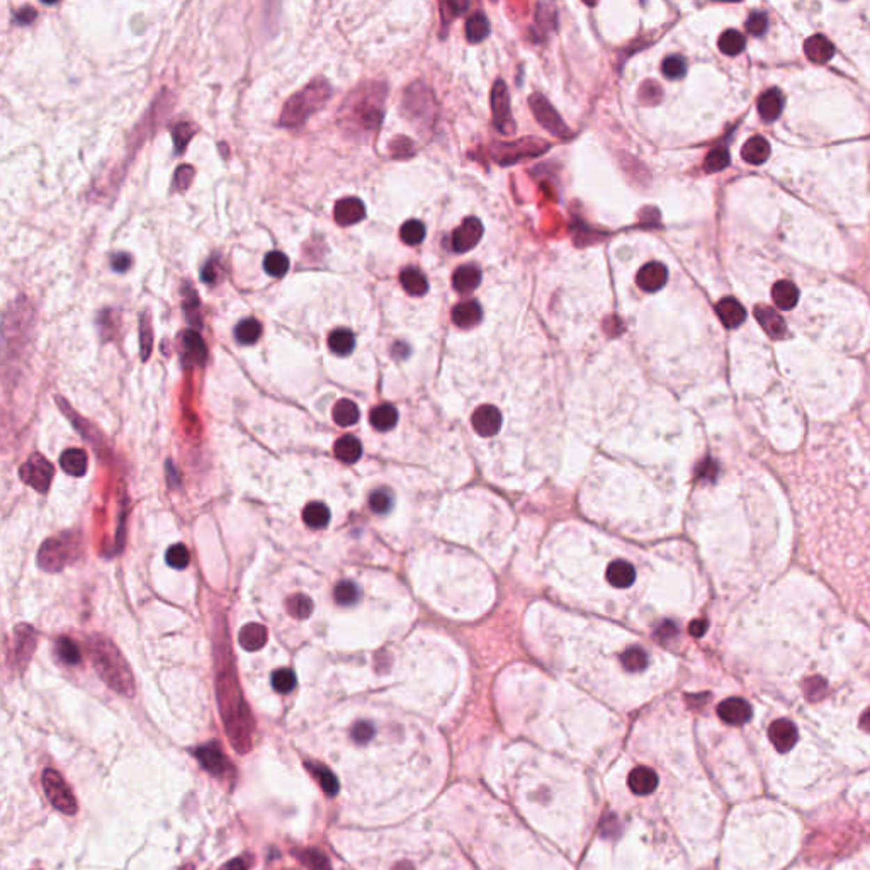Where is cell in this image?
Instances as JSON below:
<instances>
[{
  "mask_svg": "<svg viewBox=\"0 0 870 870\" xmlns=\"http://www.w3.org/2000/svg\"><path fill=\"white\" fill-rule=\"evenodd\" d=\"M218 687L219 709H222L223 724L230 743L235 752L245 755L254 745V721L250 710L242 697L237 680L233 675H222L216 682Z\"/></svg>",
  "mask_w": 870,
  "mask_h": 870,
  "instance_id": "obj_1",
  "label": "cell"
},
{
  "mask_svg": "<svg viewBox=\"0 0 870 870\" xmlns=\"http://www.w3.org/2000/svg\"><path fill=\"white\" fill-rule=\"evenodd\" d=\"M330 98V85L325 80H313L295 98L286 102L284 111L281 114V125L296 126L301 125L309 114L316 113L320 107Z\"/></svg>",
  "mask_w": 870,
  "mask_h": 870,
  "instance_id": "obj_2",
  "label": "cell"
},
{
  "mask_svg": "<svg viewBox=\"0 0 870 870\" xmlns=\"http://www.w3.org/2000/svg\"><path fill=\"white\" fill-rule=\"evenodd\" d=\"M42 787H45L46 798L55 809L65 814L77 813L75 795H73L68 784L63 780V777L56 770H52V768L45 770L42 773Z\"/></svg>",
  "mask_w": 870,
  "mask_h": 870,
  "instance_id": "obj_3",
  "label": "cell"
},
{
  "mask_svg": "<svg viewBox=\"0 0 870 870\" xmlns=\"http://www.w3.org/2000/svg\"><path fill=\"white\" fill-rule=\"evenodd\" d=\"M53 473H55V469H53L52 463L40 454L31 456L28 461L22 464L21 469H19V476H21L22 481L41 493L48 492L49 485H52Z\"/></svg>",
  "mask_w": 870,
  "mask_h": 870,
  "instance_id": "obj_4",
  "label": "cell"
},
{
  "mask_svg": "<svg viewBox=\"0 0 870 870\" xmlns=\"http://www.w3.org/2000/svg\"><path fill=\"white\" fill-rule=\"evenodd\" d=\"M194 755L199 760L201 767L210 772L211 775L222 777V779H231V777H235V767L228 761V758L222 752L219 745L210 743L199 746L194 752Z\"/></svg>",
  "mask_w": 870,
  "mask_h": 870,
  "instance_id": "obj_5",
  "label": "cell"
},
{
  "mask_svg": "<svg viewBox=\"0 0 870 870\" xmlns=\"http://www.w3.org/2000/svg\"><path fill=\"white\" fill-rule=\"evenodd\" d=\"M492 107H493L495 125H497L498 130L505 134L513 133L515 126H513L512 113H510L508 91H506V85L504 84V80H498V82L493 85Z\"/></svg>",
  "mask_w": 870,
  "mask_h": 870,
  "instance_id": "obj_6",
  "label": "cell"
},
{
  "mask_svg": "<svg viewBox=\"0 0 870 870\" xmlns=\"http://www.w3.org/2000/svg\"><path fill=\"white\" fill-rule=\"evenodd\" d=\"M531 107L537 121L546 127L549 133L556 134V137H559V138H564L570 134L568 127L564 126L563 119L559 118V114L552 109L551 104H549L543 95H537V94L532 95Z\"/></svg>",
  "mask_w": 870,
  "mask_h": 870,
  "instance_id": "obj_7",
  "label": "cell"
},
{
  "mask_svg": "<svg viewBox=\"0 0 870 870\" xmlns=\"http://www.w3.org/2000/svg\"><path fill=\"white\" fill-rule=\"evenodd\" d=\"M373 98H352V106L347 111V121H354V125H361L367 130L376 127L379 121V104L371 100Z\"/></svg>",
  "mask_w": 870,
  "mask_h": 870,
  "instance_id": "obj_8",
  "label": "cell"
},
{
  "mask_svg": "<svg viewBox=\"0 0 870 870\" xmlns=\"http://www.w3.org/2000/svg\"><path fill=\"white\" fill-rule=\"evenodd\" d=\"M483 237V225L478 218H466L452 235V249L463 254L474 249Z\"/></svg>",
  "mask_w": 870,
  "mask_h": 870,
  "instance_id": "obj_9",
  "label": "cell"
},
{
  "mask_svg": "<svg viewBox=\"0 0 870 870\" xmlns=\"http://www.w3.org/2000/svg\"><path fill=\"white\" fill-rule=\"evenodd\" d=\"M768 738L779 753H787L794 748L799 740L798 728L789 719H779L768 728Z\"/></svg>",
  "mask_w": 870,
  "mask_h": 870,
  "instance_id": "obj_10",
  "label": "cell"
},
{
  "mask_svg": "<svg viewBox=\"0 0 870 870\" xmlns=\"http://www.w3.org/2000/svg\"><path fill=\"white\" fill-rule=\"evenodd\" d=\"M717 716L731 726L746 724L752 717V707L740 697H731L717 706Z\"/></svg>",
  "mask_w": 870,
  "mask_h": 870,
  "instance_id": "obj_11",
  "label": "cell"
},
{
  "mask_svg": "<svg viewBox=\"0 0 870 870\" xmlns=\"http://www.w3.org/2000/svg\"><path fill=\"white\" fill-rule=\"evenodd\" d=\"M471 424H473V428L478 432L479 435L492 437L500 430L502 415L497 408L492 407V405H483V407H479L476 412L473 413Z\"/></svg>",
  "mask_w": 870,
  "mask_h": 870,
  "instance_id": "obj_12",
  "label": "cell"
},
{
  "mask_svg": "<svg viewBox=\"0 0 870 870\" xmlns=\"http://www.w3.org/2000/svg\"><path fill=\"white\" fill-rule=\"evenodd\" d=\"M334 216L340 226H350L366 218V208L357 197H345L335 204Z\"/></svg>",
  "mask_w": 870,
  "mask_h": 870,
  "instance_id": "obj_13",
  "label": "cell"
},
{
  "mask_svg": "<svg viewBox=\"0 0 870 870\" xmlns=\"http://www.w3.org/2000/svg\"><path fill=\"white\" fill-rule=\"evenodd\" d=\"M668 281V270L667 267L660 262H651V264H646L643 269L637 272L636 282L641 289L646 293H656L667 284Z\"/></svg>",
  "mask_w": 870,
  "mask_h": 870,
  "instance_id": "obj_14",
  "label": "cell"
},
{
  "mask_svg": "<svg viewBox=\"0 0 870 870\" xmlns=\"http://www.w3.org/2000/svg\"><path fill=\"white\" fill-rule=\"evenodd\" d=\"M755 318L758 320V323L763 327V330L767 332V335H770L772 339H782L786 335V322H784L782 316L772 309L770 306H765V304H758L755 308Z\"/></svg>",
  "mask_w": 870,
  "mask_h": 870,
  "instance_id": "obj_15",
  "label": "cell"
},
{
  "mask_svg": "<svg viewBox=\"0 0 870 870\" xmlns=\"http://www.w3.org/2000/svg\"><path fill=\"white\" fill-rule=\"evenodd\" d=\"M716 313L726 328H736L745 322L746 311L743 304L734 297H724L716 304Z\"/></svg>",
  "mask_w": 870,
  "mask_h": 870,
  "instance_id": "obj_16",
  "label": "cell"
},
{
  "mask_svg": "<svg viewBox=\"0 0 870 870\" xmlns=\"http://www.w3.org/2000/svg\"><path fill=\"white\" fill-rule=\"evenodd\" d=\"M629 789L637 795H646V794H651L656 787H658V775L648 767H637L634 768L628 779Z\"/></svg>",
  "mask_w": 870,
  "mask_h": 870,
  "instance_id": "obj_17",
  "label": "cell"
},
{
  "mask_svg": "<svg viewBox=\"0 0 870 870\" xmlns=\"http://www.w3.org/2000/svg\"><path fill=\"white\" fill-rule=\"evenodd\" d=\"M479 282H481V272L474 265L459 267V269H456L454 276H452V286L461 295L473 293L479 286Z\"/></svg>",
  "mask_w": 870,
  "mask_h": 870,
  "instance_id": "obj_18",
  "label": "cell"
},
{
  "mask_svg": "<svg viewBox=\"0 0 870 870\" xmlns=\"http://www.w3.org/2000/svg\"><path fill=\"white\" fill-rule=\"evenodd\" d=\"M607 582L616 589H628L636 580V570L628 561H614L607 568Z\"/></svg>",
  "mask_w": 870,
  "mask_h": 870,
  "instance_id": "obj_19",
  "label": "cell"
},
{
  "mask_svg": "<svg viewBox=\"0 0 870 870\" xmlns=\"http://www.w3.org/2000/svg\"><path fill=\"white\" fill-rule=\"evenodd\" d=\"M784 109V95L779 88H770L763 92L758 99V113L767 121H773L782 113Z\"/></svg>",
  "mask_w": 870,
  "mask_h": 870,
  "instance_id": "obj_20",
  "label": "cell"
},
{
  "mask_svg": "<svg viewBox=\"0 0 870 870\" xmlns=\"http://www.w3.org/2000/svg\"><path fill=\"white\" fill-rule=\"evenodd\" d=\"M483 311L476 301H464L452 309V322L461 328L476 327L481 322Z\"/></svg>",
  "mask_w": 870,
  "mask_h": 870,
  "instance_id": "obj_21",
  "label": "cell"
},
{
  "mask_svg": "<svg viewBox=\"0 0 870 870\" xmlns=\"http://www.w3.org/2000/svg\"><path fill=\"white\" fill-rule=\"evenodd\" d=\"M804 52H806L807 58L811 61H814V63H826L833 56L834 48L831 45V41H828V38L823 36V34H816V36H811L806 41Z\"/></svg>",
  "mask_w": 870,
  "mask_h": 870,
  "instance_id": "obj_22",
  "label": "cell"
},
{
  "mask_svg": "<svg viewBox=\"0 0 870 870\" xmlns=\"http://www.w3.org/2000/svg\"><path fill=\"white\" fill-rule=\"evenodd\" d=\"M741 157L745 162L752 165H761L768 157H770V145L765 138L753 137L743 145Z\"/></svg>",
  "mask_w": 870,
  "mask_h": 870,
  "instance_id": "obj_23",
  "label": "cell"
},
{
  "mask_svg": "<svg viewBox=\"0 0 870 870\" xmlns=\"http://www.w3.org/2000/svg\"><path fill=\"white\" fill-rule=\"evenodd\" d=\"M238 643L247 651H257L267 643V629L262 624H247L238 634Z\"/></svg>",
  "mask_w": 870,
  "mask_h": 870,
  "instance_id": "obj_24",
  "label": "cell"
},
{
  "mask_svg": "<svg viewBox=\"0 0 870 870\" xmlns=\"http://www.w3.org/2000/svg\"><path fill=\"white\" fill-rule=\"evenodd\" d=\"M304 765H306L308 770L311 772V775L318 780L320 787L323 789L325 794L330 795V798H334V795L339 794V789H340L339 780L330 768H327L325 765L316 763V761H306Z\"/></svg>",
  "mask_w": 870,
  "mask_h": 870,
  "instance_id": "obj_25",
  "label": "cell"
},
{
  "mask_svg": "<svg viewBox=\"0 0 870 870\" xmlns=\"http://www.w3.org/2000/svg\"><path fill=\"white\" fill-rule=\"evenodd\" d=\"M772 300L780 309H792L799 301V291L792 282L779 281L772 288Z\"/></svg>",
  "mask_w": 870,
  "mask_h": 870,
  "instance_id": "obj_26",
  "label": "cell"
},
{
  "mask_svg": "<svg viewBox=\"0 0 870 870\" xmlns=\"http://www.w3.org/2000/svg\"><path fill=\"white\" fill-rule=\"evenodd\" d=\"M335 456L345 464H354L361 459L362 446L354 435H342L334 446Z\"/></svg>",
  "mask_w": 870,
  "mask_h": 870,
  "instance_id": "obj_27",
  "label": "cell"
},
{
  "mask_svg": "<svg viewBox=\"0 0 870 870\" xmlns=\"http://www.w3.org/2000/svg\"><path fill=\"white\" fill-rule=\"evenodd\" d=\"M87 454L82 449H67L61 454L60 466L70 476H84L87 471Z\"/></svg>",
  "mask_w": 870,
  "mask_h": 870,
  "instance_id": "obj_28",
  "label": "cell"
},
{
  "mask_svg": "<svg viewBox=\"0 0 870 870\" xmlns=\"http://www.w3.org/2000/svg\"><path fill=\"white\" fill-rule=\"evenodd\" d=\"M303 520L308 527L323 529L330 522V510L322 502H311V504L304 506Z\"/></svg>",
  "mask_w": 870,
  "mask_h": 870,
  "instance_id": "obj_29",
  "label": "cell"
},
{
  "mask_svg": "<svg viewBox=\"0 0 870 870\" xmlns=\"http://www.w3.org/2000/svg\"><path fill=\"white\" fill-rule=\"evenodd\" d=\"M371 425L378 430L386 432L398 424V410L393 405H379L371 412Z\"/></svg>",
  "mask_w": 870,
  "mask_h": 870,
  "instance_id": "obj_30",
  "label": "cell"
},
{
  "mask_svg": "<svg viewBox=\"0 0 870 870\" xmlns=\"http://www.w3.org/2000/svg\"><path fill=\"white\" fill-rule=\"evenodd\" d=\"M400 282L410 296H424L428 291V282L417 269H405L400 274Z\"/></svg>",
  "mask_w": 870,
  "mask_h": 870,
  "instance_id": "obj_31",
  "label": "cell"
},
{
  "mask_svg": "<svg viewBox=\"0 0 870 870\" xmlns=\"http://www.w3.org/2000/svg\"><path fill=\"white\" fill-rule=\"evenodd\" d=\"M182 343H184L185 357L191 359V362L203 364V362L206 361V345H204L203 339L199 337V334H196V332H185V334L182 335Z\"/></svg>",
  "mask_w": 870,
  "mask_h": 870,
  "instance_id": "obj_32",
  "label": "cell"
},
{
  "mask_svg": "<svg viewBox=\"0 0 870 870\" xmlns=\"http://www.w3.org/2000/svg\"><path fill=\"white\" fill-rule=\"evenodd\" d=\"M328 347H330V350L334 354L349 355L355 347L354 334L350 330H345V328H339V330L332 332L330 337H328Z\"/></svg>",
  "mask_w": 870,
  "mask_h": 870,
  "instance_id": "obj_33",
  "label": "cell"
},
{
  "mask_svg": "<svg viewBox=\"0 0 870 870\" xmlns=\"http://www.w3.org/2000/svg\"><path fill=\"white\" fill-rule=\"evenodd\" d=\"M262 335V325L257 322L255 318H247L242 320L235 328V339H237L238 343H243V345H250V343H255Z\"/></svg>",
  "mask_w": 870,
  "mask_h": 870,
  "instance_id": "obj_34",
  "label": "cell"
},
{
  "mask_svg": "<svg viewBox=\"0 0 870 870\" xmlns=\"http://www.w3.org/2000/svg\"><path fill=\"white\" fill-rule=\"evenodd\" d=\"M490 34V22L485 14L476 13L466 22V38L471 42H479Z\"/></svg>",
  "mask_w": 870,
  "mask_h": 870,
  "instance_id": "obj_35",
  "label": "cell"
},
{
  "mask_svg": "<svg viewBox=\"0 0 870 870\" xmlns=\"http://www.w3.org/2000/svg\"><path fill=\"white\" fill-rule=\"evenodd\" d=\"M334 420L340 427H350L359 420V408L354 401L340 400L334 407Z\"/></svg>",
  "mask_w": 870,
  "mask_h": 870,
  "instance_id": "obj_36",
  "label": "cell"
},
{
  "mask_svg": "<svg viewBox=\"0 0 870 870\" xmlns=\"http://www.w3.org/2000/svg\"><path fill=\"white\" fill-rule=\"evenodd\" d=\"M719 49H721L724 55L734 56L738 53H741L745 49V36L740 33V31H734V29H728L719 36Z\"/></svg>",
  "mask_w": 870,
  "mask_h": 870,
  "instance_id": "obj_37",
  "label": "cell"
},
{
  "mask_svg": "<svg viewBox=\"0 0 870 870\" xmlns=\"http://www.w3.org/2000/svg\"><path fill=\"white\" fill-rule=\"evenodd\" d=\"M297 860L303 862V865L308 870H332L330 860L316 848H304L300 852H295Z\"/></svg>",
  "mask_w": 870,
  "mask_h": 870,
  "instance_id": "obj_38",
  "label": "cell"
},
{
  "mask_svg": "<svg viewBox=\"0 0 870 870\" xmlns=\"http://www.w3.org/2000/svg\"><path fill=\"white\" fill-rule=\"evenodd\" d=\"M621 663L626 670L632 671V674H636V671H643L644 668L648 667V655H646V651L643 648L634 646V648H629L628 651L622 653Z\"/></svg>",
  "mask_w": 870,
  "mask_h": 870,
  "instance_id": "obj_39",
  "label": "cell"
},
{
  "mask_svg": "<svg viewBox=\"0 0 870 870\" xmlns=\"http://www.w3.org/2000/svg\"><path fill=\"white\" fill-rule=\"evenodd\" d=\"M286 609L296 619H308L313 612V602L308 595L296 593L286 600Z\"/></svg>",
  "mask_w": 870,
  "mask_h": 870,
  "instance_id": "obj_40",
  "label": "cell"
},
{
  "mask_svg": "<svg viewBox=\"0 0 870 870\" xmlns=\"http://www.w3.org/2000/svg\"><path fill=\"white\" fill-rule=\"evenodd\" d=\"M264 269H265V272L272 277L286 276V272L289 270V258L286 257L282 252L274 250V252H269L265 255Z\"/></svg>",
  "mask_w": 870,
  "mask_h": 870,
  "instance_id": "obj_41",
  "label": "cell"
},
{
  "mask_svg": "<svg viewBox=\"0 0 870 870\" xmlns=\"http://www.w3.org/2000/svg\"><path fill=\"white\" fill-rule=\"evenodd\" d=\"M359 597V587L355 585L354 582H340L337 587H335V602L339 605H354L357 604Z\"/></svg>",
  "mask_w": 870,
  "mask_h": 870,
  "instance_id": "obj_42",
  "label": "cell"
},
{
  "mask_svg": "<svg viewBox=\"0 0 870 870\" xmlns=\"http://www.w3.org/2000/svg\"><path fill=\"white\" fill-rule=\"evenodd\" d=\"M56 655L63 663L67 665H79L80 663V651L77 644L68 637H60L56 641Z\"/></svg>",
  "mask_w": 870,
  "mask_h": 870,
  "instance_id": "obj_43",
  "label": "cell"
},
{
  "mask_svg": "<svg viewBox=\"0 0 870 870\" xmlns=\"http://www.w3.org/2000/svg\"><path fill=\"white\" fill-rule=\"evenodd\" d=\"M270 683H272L274 690L276 692H279V694H288V692H291L293 688L296 687L295 671L289 670V668H281V670H276L272 674V678H270Z\"/></svg>",
  "mask_w": 870,
  "mask_h": 870,
  "instance_id": "obj_44",
  "label": "cell"
},
{
  "mask_svg": "<svg viewBox=\"0 0 870 870\" xmlns=\"http://www.w3.org/2000/svg\"><path fill=\"white\" fill-rule=\"evenodd\" d=\"M400 237L405 243H407V245H419V243L424 242V238H425L424 223L417 222V219H410V222H407L403 226H401Z\"/></svg>",
  "mask_w": 870,
  "mask_h": 870,
  "instance_id": "obj_45",
  "label": "cell"
},
{
  "mask_svg": "<svg viewBox=\"0 0 870 870\" xmlns=\"http://www.w3.org/2000/svg\"><path fill=\"white\" fill-rule=\"evenodd\" d=\"M165 561H167L170 568L185 570L189 561H191V554H189L187 547L184 544H173V546L169 547L167 554H165Z\"/></svg>",
  "mask_w": 870,
  "mask_h": 870,
  "instance_id": "obj_46",
  "label": "cell"
},
{
  "mask_svg": "<svg viewBox=\"0 0 870 870\" xmlns=\"http://www.w3.org/2000/svg\"><path fill=\"white\" fill-rule=\"evenodd\" d=\"M369 506L374 513H388L393 506V493L386 488H379L369 497Z\"/></svg>",
  "mask_w": 870,
  "mask_h": 870,
  "instance_id": "obj_47",
  "label": "cell"
},
{
  "mask_svg": "<svg viewBox=\"0 0 870 870\" xmlns=\"http://www.w3.org/2000/svg\"><path fill=\"white\" fill-rule=\"evenodd\" d=\"M661 70L667 79H682L687 72V63L682 56H668L661 65Z\"/></svg>",
  "mask_w": 870,
  "mask_h": 870,
  "instance_id": "obj_48",
  "label": "cell"
},
{
  "mask_svg": "<svg viewBox=\"0 0 870 870\" xmlns=\"http://www.w3.org/2000/svg\"><path fill=\"white\" fill-rule=\"evenodd\" d=\"M728 165H729V153L726 152L724 148L713 150V152L706 157V162H704V169H706L707 172H719V170L726 169Z\"/></svg>",
  "mask_w": 870,
  "mask_h": 870,
  "instance_id": "obj_49",
  "label": "cell"
},
{
  "mask_svg": "<svg viewBox=\"0 0 870 870\" xmlns=\"http://www.w3.org/2000/svg\"><path fill=\"white\" fill-rule=\"evenodd\" d=\"M194 131H196V127L189 125V123H180V125H177L176 127H173L172 134H173V143H176L177 152L179 153L184 152L185 145H187L189 140L192 138Z\"/></svg>",
  "mask_w": 870,
  "mask_h": 870,
  "instance_id": "obj_50",
  "label": "cell"
},
{
  "mask_svg": "<svg viewBox=\"0 0 870 870\" xmlns=\"http://www.w3.org/2000/svg\"><path fill=\"white\" fill-rule=\"evenodd\" d=\"M140 337H141V357H143V361H145V359H148L150 352H152V323H150L148 315L141 316Z\"/></svg>",
  "mask_w": 870,
  "mask_h": 870,
  "instance_id": "obj_51",
  "label": "cell"
},
{
  "mask_svg": "<svg viewBox=\"0 0 870 870\" xmlns=\"http://www.w3.org/2000/svg\"><path fill=\"white\" fill-rule=\"evenodd\" d=\"M374 726L367 721H359L355 722L354 728H352V740L357 741V743L364 745L367 741H371L374 738Z\"/></svg>",
  "mask_w": 870,
  "mask_h": 870,
  "instance_id": "obj_52",
  "label": "cell"
},
{
  "mask_svg": "<svg viewBox=\"0 0 870 870\" xmlns=\"http://www.w3.org/2000/svg\"><path fill=\"white\" fill-rule=\"evenodd\" d=\"M767 24H768L767 15H765L763 13H753L748 17V21H746V29H748L752 34H755V36H760V34H763L765 29H767Z\"/></svg>",
  "mask_w": 870,
  "mask_h": 870,
  "instance_id": "obj_53",
  "label": "cell"
},
{
  "mask_svg": "<svg viewBox=\"0 0 870 870\" xmlns=\"http://www.w3.org/2000/svg\"><path fill=\"white\" fill-rule=\"evenodd\" d=\"M192 176H194V169L189 167V165H182V167L177 169L176 172V185L179 191H185L189 187V184L192 182Z\"/></svg>",
  "mask_w": 870,
  "mask_h": 870,
  "instance_id": "obj_54",
  "label": "cell"
},
{
  "mask_svg": "<svg viewBox=\"0 0 870 870\" xmlns=\"http://www.w3.org/2000/svg\"><path fill=\"white\" fill-rule=\"evenodd\" d=\"M111 265L116 272H125L131 267V257L127 254H116L113 255V261H111Z\"/></svg>",
  "mask_w": 870,
  "mask_h": 870,
  "instance_id": "obj_55",
  "label": "cell"
},
{
  "mask_svg": "<svg viewBox=\"0 0 870 870\" xmlns=\"http://www.w3.org/2000/svg\"><path fill=\"white\" fill-rule=\"evenodd\" d=\"M216 277H218V269H216L215 262H208V264L204 265L203 274H201V279H203L204 282H208V284H212V282L216 281Z\"/></svg>",
  "mask_w": 870,
  "mask_h": 870,
  "instance_id": "obj_56",
  "label": "cell"
},
{
  "mask_svg": "<svg viewBox=\"0 0 870 870\" xmlns=\"http://www.w3.org/2000/svg\"><path fill=\"white\" fill-rule=\"evenodd\" d=\"M34 17H36V10L33 7H22L15 15L17 22H21V24H29L31 21H34Z\"/></svg>",
  "mask_w": 870,
  "mask_h": 870,
  "instance_id": "obj_57",
  "label": "cell"
},
{
  "mask_svg": "<svg viewBox=\"0 0 870 870\" xmlns=\"http://www.w3.org/2000/svg\"><path fill=\"white\" fill-rule=\"evenodd\" d=\"M408 352H410L408 347L405 345V343H396V345H394V349H393L394 357H407Z\"/></svg>",
  "mask_w": 870,
  "mask_h": 870,
  "instance_id": "obj_58",
  "label": "cell"
},
{
  "mask_svg": "<svg viewBox=\"0 0 870 870\" xmlns=\"http://www.w3.org/2000/svg\"><path fill=\"white\" fill-rule=\"evenodd\" d=\"M226 869H228V870H247V867H245V862H243L242 858H237V860L230 862V864H228V867H226Z\"/></svg>",
  "mask_w": 870,
  "mask_h": 870,
  "instance_id": "obj_59",
  "label": "cell"
},
{
  "mask_svg": "<svg viewBox=\"0 0 870 870\" xmlns=\"http://www.w3.org/2000/svg\"><path fill=\"white\" fill-rule=\"evenodd\" d=\"M704 629H706V622H694V624L690 626V631L692 634H695V636H701V634L704 632Z\"/></svg>",
  "mask_w": 870,
  "mask_h": 870,
  "instance_id": "obj_60",
  "label": "cell"
},
{
  "mask_svg": "<svg viewBox=\"0 0 870 870\" xmlns=\"http://www.w3.org/2000/svg\"><path fill=\"white\" fill-rule=\"evenodd\" d=\"M860 728L865 729V731H870V710H867V713H865L864 716H862Z\"/></svg>",
  "mask_w": 870,
  "mask_h": 870,
  "instance_id": "obj_61",
  "label": "cell"
},
{
  "mask_svg": "<svg viewBox=\"0 0 870 870\" xmlns=\"http://www.w3.org/2000/svg\"><path fill=\"white\" fill-rule=\"evenodd\" d=\"M396 870H412V867L410 865H400V867H396Z\"/></svg>",
  "mask_w": 870,
  "mask_h": 870,
  "instance_id": "obj_62",
  "label": "cell"
}]
</instances>
